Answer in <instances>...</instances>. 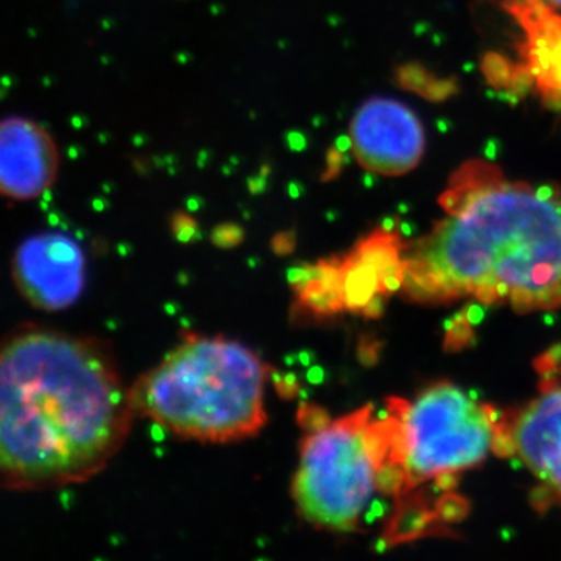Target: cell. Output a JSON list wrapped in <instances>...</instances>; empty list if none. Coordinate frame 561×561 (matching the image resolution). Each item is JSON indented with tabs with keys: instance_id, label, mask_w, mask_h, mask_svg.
I'll return each instance as SVG.
<instances>
[{
	"instance_id": "obj_1",
	"label": "cell",
	"mask_w": 561,
	"mask_h": 561,
	"mask_svg": "<svg viewBox=\"0 0 561 561\" xmlns=\"http://www.w3.org/2000/svg\"><path fill=\"white\" fill-rule=\"evenodd\" d=\"M135 409L108 354L90 341L32 331L0 359V467L14 491L90 481L121 451Z\"/></svg>"
},
{
	"instance_id": "obj_2",
	"label": "cell",
	"mask_w": 561,
	"mask_h": 561,
	"mask_svg": "<svg viewBox=\"0 0 561 561\" xmlns=\"http://www.w3.org/2000/svg\"><path fill=\"white\" fill-rule=\"evenodd\" d=\"M430 234L402 247L401 287L412 300L472 297L516 312L561 308V201L468 165L440 198Z\"/></svg>"
},
{
	"instance_id": "obj_3",
	"label": "cell",
	"mask_w": 561,
	"mask_h": 561,
	"mask_svg": "<svg viewBox=\"0 0 561 561\" xmlns=\"http://www.w3.org/2000/svg\"><path fill=\"white\" fill-rule=\"evenodd\" d=\"M268 367L242 343L187 339L130 390L135 413L179 437L230 443L267 423Z\"/></svg>"
},
{
	"instance_id": "obj_4",
	"label": "cell",
	"mask_w": 561,
	"mask_h": 561,
	"mask_svg": "<svg viewBox=\"0 0 561 561\" xmlns=\"http://www.w3.org/2000/svg\"><path fill=\"white\" fill-rule=\"evenodd\" d=\"M371 405L328 423L305 438L291 483L298 513L320 529H357L382 474L402 468L400 420H371Z\"/></svg>"
},
{
	"instance_id": "obj_5",
	"label": "cell",
	"mask_w": 561,
	"mask_h": 561,
	"mask_svg": "<svg viewBox=\"0 0 561 561\" xmlns=\"http://www.w3.org/2000/svg\"><path fill=\"white\" fill-rule=\"evenodd\" d=\"M393 413L400 420L398 461L405 490L481 463L500 430L493 409L449 382L424 390L411 404L398 401Z\"/></svg>"
},
{
	"instance_id": "obj_6",
	"label": "cell",
	"mask_w": 561,
	"mask_h": 561,
	"mask_svg": "<svg viewBox=\"0 0 561 561\" xmlns=\"http://www.w3.org/2000/svg\"><path fill=\"white\" fill-rule=\"evenodd\" d=\"M350 142L362 168L378 175H404L423 158L424 130L408 106L376 98L354 114Z\"/></svg>"
},
{
	"instance_id": "obj_7",
	"label": "cell",
	"mask_w": 561,
	"mask_h": 561,
	"mask_svg": "<svg viewBox=\"0 0 561 561\" xmlns=\"http://www.w3.org/2000/svg\"><path fill=\"white\" fill-rule=\"evenodd\" d=\"M14 279L24 297L44 311H62L79 300L87 261L79 243L61 232H44L21 243Z\"/></svg>"
},
{
	"instance_id": "obj_8",
	"label": "cell",
	"mask_w": 561,
	"mask_h": 561,
	"mask_svg": "<svg viewBox=\"0 0 561 561\" xmlns=\"http://www.w3.org/2000/svg\"><path fill=\"white\" fill-rule=\"evenodd\" d=\"M494 449H511L561 496V386L549 379L540 398L512 420L500 421Z\"/></svg>"
},
{
	"instance_id": "obj_9",
	"label": "cell",
	"mask_w": 561,
	"mask_h": 561,
	"mask_svg": "<svg viewBox=\"0 0 561 561\" xmlns=\"http://www.w3.org/2000/svg\"><path fill=\"white\" fill-rule=\"evenodd\" d=\"M60 168L57 144L46 128L25 117L0 125V191L16 202L35 201L50 190Z\"/></svg>"
},
{
	"instance_id": "obj_10",
	"label": "cell",
	"mask_w": 561,
	"mask_h": 561,
	"mask_svg": "<svg viewBox=\"0 0 561 561\" xmlns=\"http://www.w3.org/2000/svg\"><path fill=\"white\" fill-rule=\"evenodd\" d=\"M301 308L312 313H334L343 308L341 265L323 261L316 265H301L289 273Z\"/></svg>"
},
{
	"instance_id": "obj_11",
	"label": "cell",
	"mask_w": 561,
	"mask_h": 561,
	"mask_svg": "<svg viewBox=\"0 0 561 561\" xmlns=\"http://www.w3.org/2000/svg\"><path fill=\"white\" fill-rule=\"evenodd\" d=\"M546 24L548 27L538 33L535 31L531 35V61L535 62V69L540 68L545 73H551L548 81L561 87V20L549 14Z\"/></svg>"
},
{
	"instance_id": "obj_12",
	"label": "cell",
	"mask_w": 561,
	"mask_h": 561,
	"mask_svg": "<svg viewBox=\"0 0 561 561\" xmlns=\"http://www.w3.org/2000/svg\"><path fill=\"white\" fill-rule=\"evenodd\" d=\"M210 239H213L214 245L219 247V249H234L242 242L243 231L238 225H220L213 231Z\"/></svg>"
},
{
	"instance_id": "obj_13",
	"label": "cell",
	"mask_w": 561,
	"mask_h": 561,
	"mask_svg": "<svg viewBox=\"0 0 561 561\" xmlns=\"http://www.w3.org/2000/svg\"><path fill=\"white\" fill-rule=\"evenodd\" d=\"M172 232L175 236L176 241L180 242H192L197 239L198 225L197 221L192 219L191 216L183 213H176L172 219Z\"/></svg>"
},
{
	"instance_id": "obj_14",
	"label": "cell",
	"mask_w": 561,
	"mask_h": 561,
	"mask_svg": "<svg viewBox=\"0 0 561 561\" xmlns=\"http://www.w3.org/2000/svg\"><path fill=\"white\" fill-rule=\"evenodd\" d=\"M298 421H300V424L305 430H309L311 432L319 431L321 427H324L330 423L323 411L308 404L301 405L300 412H298Z\"/></svg>"
},
{
	"instance_id": "obj_15",
	"label": "cell",
	"mask_w": 561,
	"mask_h": 561,
	"mask_svg": "<svg viewBox=\"0 0 561 561\" xmlns=\"http://www.w3.org/2000/svg\"><path fill=\"white\" fill-rule=\"evenodd\" d=\"M273 251L278 254H287L294 250L295 238L290 232H283V234L275 236L272 242Z\"/></svg>"
},
{
	"instance_id": "obj_16",
	"label": "cell",
	"mask_w": 561,
	"mask_h": 561,
	"mask_svg": "<svg viewBox=\"0 0 561 561\" xmlns=\"http://www.w3.org/2000/svg\"><path fill=\"white\" fill-rule=\"evenodd\" d=\"M276 387H278V391L280 397L284 398H294L295 394L300 390V386L295 381L291 376H286V378L276 379Z\"/></svg>"
},
{
	"instance_id": "obj_17",
	"label": "cell",
	"mask_w": 561,
	"mask_h": 561,
	"mask_svg": "<svg viewBox=\"0 0 561 561\" xmlns=\"http://www.w3.org/2000/svg\"><path fill=\"white\" fill-rule=\"evenodd\" d=\"M549 2L553 3V5L559 7V9H561V0H549Z\"/></svg>"
}]
</instances>
